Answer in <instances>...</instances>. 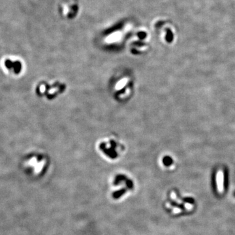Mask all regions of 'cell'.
Masks as SVG:
<instances>
[{
    "mask_svg": "<svg viewBox=\"0 0 235 235\" xmlns=\"http://www.w3.org/2000/svg\"><path fill=\"white\" fill-rule=\"evenodd\" d=\"M97 148L104 157L110 160H116L125 152V146L116 136H108L103 137L98 142Z\"/></svg>",
    "mask_w": 235,
    "mask_h": 235,
    "instance_id": "1",
    "label": "cell"
},
{
    "mask_svg": "<svg viewBox=\"0 0 235 235\" xmlns=\"http://www.w3.org/2000/svg\"><path fill=\"white\" fill-rule=\"evenodd\" d=\"M66 90V85L59 81L51 82H40L36 88L37 93L41 97L47 98L48 100H53L62 95Z\"/></svg>",
    "mask_w": 235,
    "mask_h": 235,
    "instance_id": "2",
    "label": "cell"
},
{
    "mask_svg": "<svg viewBox=\"0 0 235 235\" xmlns=\"http://www.w3.org/2000/svg\"><path fill=\"white\" fill-rule=\"evenodd\" d=\"M131 79L128 76H124L117 79L113 84L112 91L116 100H124V99L130 96L132 92Z\"/></svg>",
    "mask_w": 235,
    "mask_h": 235,
    "instance_id": "3",
    "label": "cell"
},
{
    "mask_svg": "<svg viewBox=\"0 0 235 235\" xmlns=\"http://www.w3.org/2000/svg\"><path fill=\"white\" fill-rule=\"evenodd\" d=\"M217 186H218V190L220 193H222L223 191V172L220 170L218 171L216 176Z\"/></svg>",
    "mask_w": 235,
    "mask_h": 235,
    "instance_id": "4",
    "label": "cell"
},
{
    "mask_svg": "<svg viewBox=\"0 0 235 235\" xmlns=\"http://www.w3.org/2000/svg\"><path fill=\"white\" fill-rule=\"evenodd\" d=\"M125 191H126V189H121V190H120V191H118L115 192L114 194V197L116 199L119 198L120 197L122 196V195Z\"/></svg>",
    "mask_w": 235,
    "mask_h": 235,
    "instance_id": "5",
    "label": "cell"
},
{
    "mask_svg": "<svg viewBox=\"0 0 235 235\" xmlns=\"http://www.w3.org/2000/svg\"><path fill=\"white\" fill-rule=\"evenodd\" d=\"M163 163H164L165 165H169L172 163V159L169 156H165L164 158H163Z\"/></svg>",
    "mask_w": 235,
    "mask_h": 235,
    "instance_id": "6",
    "label": "cell"
},
{
    "mask_svg": "<svg viewBox=\"0 0 235 235\" xmlns=\"http://www.w3.org/2000/svg\"><path fill=\"white\" fill-rule=\"evenodd\" d=\"M185 207L187 208V210H191L193 208V205H191L189 203H186L185 204Z\"/></svg>",
    "mask_w": 235,
    "mask_h": 235,
    "instance_id": "7",
    "label": "cell"
},
{
    "mask_svg": "<svg viewBox=\"0 0 235 235\" xmlns=\"http://www.w3.org/2000/svg\"><path fill=\"white\" fill-rule=\"evenodd\" d=\"M180 212H181V210H180V208H174V209L173 210V213H179Z\"/></svg>",
    "mask_w": 235,
    "mask_h": 235,
    "instance_id": "8",
    "label": "cell"
}]
</instances>
